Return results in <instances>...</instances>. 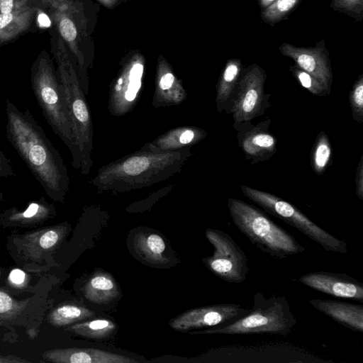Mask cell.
Here are the masks:
<instances>
[{
  "label": "cell",
  "instance_id": "cell-41",
  "mask_svg": "<svg viewBox=\"0 0 363 363\" xmlns=\"http://www.w3.org/2000/svg\"><path fill=\"white\" fill-rule=\"evenodd\" d=\"M276 0H258L259 8L263 10Z\"/></svg>",
  "mask_w": 363,
  "mask_h": 363
},
{
  "label": "cell",
  "instance_id": "cell-19",
  "mask_svg": "<svg viewBox=\"0 0 363 363\" xmlns=\"http://www.w3.org/2000/svg\"><path fill=\"white\" fill-rule=\"evenodd\" d=\"M243 69L240 59L233 58L226 62L216 86V106L218 113L230 114L237 84Z\"/></svg>",
  "mask_w": 363,
  "mask_h": 363
},
{
  "label": "cell",
  "instance_id": "cell-40",
  "mask_svg": "<svg viewBox=\"0 0 363 363\" xmlns=\"http://www.w3.org/2000/svg\"><path fill=\"white\" fill-rule=\"evenodd\" d=\"M97 1H99L100 3H101L102 4H104L105 6L111 8L116 5L117 1L118 0H97Z\"/></svg>",
  "mask_w": 363,
  "mask_h": 363
},
{
  "label": "cell",
  "instance_id": "cell-11",
  "mask_svg": "<svg viewBox=\"0 0 363 363\" xmlns=\"http://www.w3.org/2000/svg\"><path fill=\"white\" fill-rule=\"evenodd\" d=\"M250 308L235 303H222L206 306L184 311L173 318L170 327L176 331L227 325L247 314Z\"/></svg>",
  "mask_w": 363,
  "mask_h": 363
},
{
  "label": "cell",
  "instance_id": "cell-6",
  "mask_svg": "<svg viewBox=\"0 0 363 363\" xmlns=\"http://www.w3.org/2000/svg\"><path fill=\"white\" fill-rule=\"evenodd\" d=\"M30 82L44 117L72 155L74 141L64 89L52 60L45 50L40 52L32 65Z\"/></svg>",
  "mask_w": 363,
  "mask_h": 363
},
{
  "label": "cell",
  "instance_id": "cell-17",
  "mask_svg": "<svg viewBox=\"0 0 363 363\" xmlns=\"http://www.w3.org/2000/svg\"><path fill=\"white\" fill-rule=\"evenodd\" d=\"M43 358L56 363H133L128 357L93 348H64L45 351Z\"/></svg>",
  "mask_w": 363,
  "mask_h": 363
},
{
  "label": "cell",
  "instance_id": "cell-39",
  "mask_svg": "<svg viewBox=\"0 0 363 363\" xmlns=\"http://www.w3.org/2000/svg\"><path fill=\"white\" fill-rule=\"evenodd\" d=\"M26 361L23 359H21L18 358H15V357H4L0 355V363L5 362H26Z\"/></svg>",
  "mask_w": 363,
  "mask_h": 363
},
{
  "label": "cell",
  "instance_id": "cell-31",
  "mask_svg": "<svg viewBox=\"0 0 363 363\" xmlns=\"http://www.w3.org/2000/svg\"><path fill=\"white\" fill-rule=\"evenodd\" d=\"M349 101L354 121L363 122V74L359 75L349 92Z\"/></svg>",
  "mask_w": 363,
  "mask_h": 363
},
{
  "label": "cell",
  "instance_id": "cell-2",
  "mask_svg": "<svg viewBox=\"0 0 363 363\" xmlns=\"http://www.w3.org/2000/svg\"><path fill=\"white\" fill-rule=\"evenodd\" d=\"M191 155L190 149L178 152L140 149L102 166L89 182L99 193L148 187L179 173Z\"/></svg>",
  "mask_w": 363,
  "mask_h": 363
},
{
  "label": "cell",
  "instance_id": "cell-42",
  "mask_svg": "<svg viewBox=\"0 0 363 363\" xmlns=\"http://www.w3.org/2000/svg\"><path fill=\"white\" fill-rule=\"evenodd\" d=\"M0 274H1V272H0Z\"/></svg>",
  "mask_w": 363,
  "mask_h": 363
},
{
  "label": "cell",
  "instance_id": "cell-30",
  "mask_svg": "<svg viewBox=\"0 0 363 363\" xmlns=\"http://www.w3.org/2000/svg\"><path fill=\"white\" fill-rule=\"evenodd\" d=\"M289 70L299 84L312 94L317 96H324L330 94V92L319 80L312 74L298 67L296 65H291Z\"/></svg>",
  "mask_w": 363,
  "mask_h": 363
},
{
  "label": "cell",
  "instance_id": "cell-21",
  "mask_svg": "<svg viewBox=\"0 0 363 363\" xmlns=\"http://www.w3.org/2000/svg\"><path fill=\"white\" fill-rule=\"evenodd\" d=\"M83 292L89 301L104 304L116 298L119 289L113 277L106 272L97 271L86 281Z\"/></svg>",
  "mask_w": 363,
  "mask_h": 363
},
{
  "label": "cell",
  "instance_id": "cell-25",
  "mask_svg": "<svg viewBox=\"0 0 363 363\" xmlns=\"http://www.w3.org/2000/svg\"><path fill=\"white\" fill-rule=\"evenodd\" d=\"M94 315V312L84 306L67 303L57 306L51 311L48 315V320L55 327H62L91 318Z\"/></svg>",
  "mask_w": 363,
  "mask_h": 363
},
{
  "label": "cell",
  "instance_id": "cell-1",
  "mask_svg": "<svg viewBox=\"0 0 363 363\" xmlns=\"http://www.w3.org/2000/svg\"><path fill=\"white\" fill-rule=\"evenodd\" d=\"M6 135L48 196L62 202L69 191V177L58 150L27 109L21 111L6 100Z\"/></svg>",
  "mask_w": 363,
  "mask_h": 363
},
{
  "label": "cell",
  "instance_id": "cell-34",
  "mask_svg": "<svg viewBox=\"0 0 363 363\" xmlns=\"http://www.w3.org/2000/svg\"><path fill=\"white\" fill-rule=\"evenodd\" d=\"M16 303L7 294L0 291V314L14 312L16 310Z\"/></svg>",
  "mask_w": 363,
  "mask_h": 363
},
{
  "label": "cell",
  "instance_id": "cell-16",
  "mask_svg": "<svg viewBox=\"0 0 363 363\" xmlns=\"http://www.w3.org/2000/svg\"><path fill=\"white\" fill-rule=\"evenodd\" d=\"M207 132L196 126H180L172 128L140 149L155 152H178L190 149L203 140Z\"/></svg>",
  "mask_w": 363,
  "mask_h": 363
},
{
  "label": "cell",
  "instance_id": "cell-13",
  "mask_svg": "<svg viewBox=\"0 0 363 363\" xmlns=\"http://www.w3.org/2000/svg\"><path fill=\"white\" fill-rule=\"evenodd\" d=\"M298 280L303 285L321 293L363 302V284L347 274L313 272L301 276Z\"/></svg>",
  "mask_w": 363,
  "mask_h": 363
},
{
  "label": "cell",
  "instance_id": "cell-23",
  "mask_svg": "<svg viewBox=\"0 0 363 363\" xmlns=\"http://www.w3.org/2000/svg\"><path fill=\"white\" fill-rule=\"evenodd\" d=\"M133 247L135 252L143 259L152 264H164L168 261L164 251L166 244L156 233H140L134 236Z\"/></svg>",
  "mask_w": 363,
  "mask_h": 363
},
{
  "label": "cell",
  "instance_id": "cell-9",
  "mask_svg": "<svg viewBox=\"0 0 363 363\" xmlns=\"http://www.w3.org/2000/svg\"><path fill=\"white\" fill-rule=\"evenodd\" d=\"M206 237L214 247L213 254L202 260L207 268L221 279L234 284L245 281L249 272L244 250L228 233L208 228Z\"/></svg>",
  "mask_w": 363,
  "mask_h": 363
},
{
  "label": "cell",
  "instance_id": "cell-15",
  "mask_svg": "<svg viewBox=\"0 0 363 363\" xmlns=\"http://www.w3.org/2000/svg\"><path fill=\"white\" fill-rule=\"evenodd\" d=\"M187 97L182 82L163 57L157 61L152 105L155 108L177 106Z\"/></svg>",
  "mask_w": 363,
  "mask_h": 363
},
{
  "label": "cell",
  "instance_id": "cell-24",
  "mask_svg": "<svg viewBox=\"0 0 363 363\" xmlns=\"http://www.w3.org/2000/svg\"><path fill=\"white\" fill-rule=\"evenodd\" d=\"M66 229V226L60 225L27 235L25 237V245L28 247L27 250L30 251V255L34 252V255H38L44 251L54 249L62 239Z\"/></svg>",
  "mask_w": 363,
  "mask_h": 363
},
{
  "label": "cell",
  "instance_id": "cell-37",
  "mask_svg": "<svg viewBox=\"0 0 363 363\" xmlns=\"http://www.w3.org/2000/svg\"><path fill=\"white\" fill-rule=\"evenodd\" d=\"M9 280L16 285H21L26 279L25 273L18 269H13L9 274Z\"/></svg>",
  "mask_w": 363,
  "mask_h": 363
},
{
  "label": "cell",
  "instance_id": "cell-3",
  "mask_svg": "<svg viewBox=\"0 0 363 363\" xmlns=\"http://www.w3.org/2000/svg\"><path fill=\"white\" fill-rule=\"evenodd\" d=\"M52 52L57 63V73L64 89L72 123L74 141L72 165L86 175L93 165L94 130L90 110L79 84L77 69L69 60L60 37Z\"/></svg>",
  "mask_w": 363,
  "mask_h": 363
},
{
  "label": "cell",
  "instance_id": "cell-8",
  "mask_svg": "<svg viewBox=\"0 0 363 363\" xmlns=\"http://www.w3.org/2000/svg\"><path fill=\"white\" fill-rule=\"evenodd\" d=\"M267 75L257 64L243 69L237 84L230 112L237 132L252 125L251 121L262 115L270 106V94L264 93Z\"/></svg>",
  "mask_w": 363,
  "mask_h": 363
},
{
  "label": "cell",
  "instance_id": "cell-20",
  "mask_svg": "<svg viewBox=\"0 0 363 363\" xmlns=\"http://www.w3.org/2000/svg\"><path fill=\"white\" fill-rule=\"evenodd\" d=\"M37 9L30 4L16 11L0 13V46L13 41L30 28Z\"/></svg>",
  "mask_w": 363,
  "mask_h": 363
},
{
  "label": "cell",
  "instance_id": "cell-28",
  "mask_svg": "<svg viewBox=\"0 0 363 363\" xmlns=\"http://www.w3.org/2000/svg\"><path fill=\"white\" fill-rule=\"evenodd\" d=\"M52 19L60 36L77 57L80 70L82 62L79 50L77 48V30L74 21L60 7H57L52 13Z\"/></svg>",
  "mask_w": 363,
  "mask_h": 363
},
{
  "label": "cell",
  "instance_id": "cell-26",
  "mask_svg": "<svg viewBox=\"0 0 363 363\" xmlns=\"http://www.w3.org/2000/svg\"><path fill=\"white\" fill-rule=\"evenodd\" d=\"M332 147L328 135L321 130L316 136L311 151L310 162L312 170L323 175L332 164Z\"/></svg>",
  "mask_w": 363,
  "mask_h": 363
},
{
  "label": "cell",
  "instance_id": "cell-33",
  "mask_svg": "<svg viewBox=\"0 0 363 363\" xmlns=\"http://www.w3.org/2000/svg\"><path fill=\"white\" fill-rule=\"evenodd\" d=\"M31 0H0V13L16 11L30 5Z\"/></svg>",
  "mask_w": 363,
  "mask_h": 363
},
{
  "label": "cell",
  "instance_id": "cell-7",
  "mask_svg": "<svg viewBox=\"0 0 363 363\" xmlns=\"http://www.w3.org/2000/svg\"><path fill=\"white\" fill-rule=\"evenodd\" d=\"M243 195L267 213L295 228L328 252L345 254L347 244L323 230L295 206L269 192L241 185Z\"/></svg>",
  "mask_w": 363,
  "mask_h": 363
},
{
  "label": "cell",
  "instance_id": "cell-35",
  "mask_svg": "<svg viewBox=\"0 0 363 363\" xmlns=\"http://www.w3.org/2000/svg\"><path fill=\"white\" fill-rule=\"evenodd\" d=\"M356 194L360 200H363V155H361L355 172Z\"/></svg>",
  "mask_w": 363,
  "mask_h": 363
},
{
  "label": "cell",
  "instance_id": "cell-36",
  "mask_svg": "<svg viewBox=\"0 0 363 363\" xmlns=\"http://www.w3.org/2000/svg\"><path fill=\"white\" fill-rule=\"evenodd\" d=\"M11 176H16L11 162L10 160L0 150V178Z\"/></svg>",
  "mask_w": 363,
  "mask_h": 363
},
{
  "label": "cell",
  "instance_id": "cell-38",
  "mask_svg": "<svg viewBox=\"0 0 363 363\" xmlns=\"http://www.w3.org/2000/svg\"><path fill=\"white\" fill-rule=\"evenodd\" d=\"M36 17L38 18V21L39 23V26L42 27H49L46 23L50 24V21L49 17L46 16L45 13H43L42 11H38V9H37Z\"/></svg>",
  "mask_w": 363,
  "mask_h": 363
},
{
  "label": "cell",
  "instance_id": "cell-14",
  "mask_svg": "<svg viewBox=\"0 0 363 363\" xmlns=\"http://www.w3.org/2000/svg\"><path fill=\"white\" fill-rule=\"evenodd\" d=\"M270 125L267 118L237 133L238 145L252 164L267 161L277 152V140L269 132Z\"/></svg>",
  "mask_w": 363,
  "mask_h": 363
},
{
  "label": "cell",
  "instance_id": "cell-18",
  "mask_svg": "<svg viewBox=\"0 0 363 363\" xmlns=\"http://www.w3.org/2000/svg\"><path fill=\"white\" fill-rule=\"evenodd\" d=\"M313 308L355 333H363V306L337 300H308Z\"/></svg>",
  "mask_w": 363,
  "mask_h": 363
},
{
  "label": "cell",
  "instance_id": "cell-27",
  "mask_svg": "<svg viewBox=\"0 0 363 363\" xmlns=\"http://www.w3.org/2000/svg\"><path fill=\"white\" fill-rule=\"evenodd\" d=\"M116 329V324L108 319H94L75 323L66 328L77 335L101 340L109 337Z\"/></svg>",
  "mask_w": 363,
  "mask_h": 363
},
{
  "label": "cell",
  "instance_id": "cell-5",
  "mask_svg": "<svg viewBox=\"0 0 363 363\" xmlns=\"http://www.w3.org/2000/svg\"><path fill=\"white\" fill-rule=\"evenodd\" d=\"M297 320L285 296L269 297L262 292L253 296V306L242 317L221 326L190 332V335H252L269 334L286 336Z\"/></svg>",
  "mask_w": 363,
  "mask_h": 363
},
{
  "label": "cell",
  "instance_id": "cell-4",
  "mask_svg": "<svg viewBox=\"0 0 363 363\" xmlns=\"http://www.w3.org/2000/svg\"><path fill=\"white\" fill-rule=\"evenodd\" d=\"M228 207L238 230L262 252L283 259L306 251L292 235L255 206L229 198Z\"/></svg>",
  "mask_w": 363,
  "mask_h": 363
},
{
  "label": "cell",
  "instance_id": "cell-12",
  "mask_svg": "<svg viewBox=\"0 0 363 363\" xmlns=\"http://www.w3.org/2000/svg\"><path fill=\"white\" fill-rule=\"evenodd\" d=\"M279 50L284 56L292 59L298 67L314 76L330 93L333 72L324 40L309 48L284 43Z\"/></svg>",
  "mask_w": 363,
  "mask_h": 363
},
{
  "label": "cell",
  "instance_id": "cell-10",
  "mask_svg": "<svg viewBox=\"0 0 363 363\" xmlns=\"http://www.w3.org/2000/svg\"><path fill=\"white\" fill-rule=\"evenodd\" d=\"M145 59L139 53L126 57L109 87L108 110L113 116L130 113L138 104L143 83Z\"/></svg>",
  "mask_w": 363,
  "mask_h": 363
},
{
  "label": "cell",
  "instance_id": "cell-32",
  "mask_svg": "<svg viewBox=\"0 0 363 363\" xmlns=\"http://www.w3.org/2000/svg\"><path fill=\"white\" fill-rule=\"evenodd\" d=\"M330 7L353 18L356 22L363 18V0H331Z\"/></svg>",
  "mask_w": 363,
  "mask_h": 363
},
{
  "label": "cell",
  "instance_id": "cell-22",
  "mask_svg": "<svg viewBox=\"0 0 363 363\" xmlns=\"http://www.w3.org/2000/svg\"><path fill=\"white\" fill-rule=\"evenodd\" d=\"M54 213V206L41 197L39 201L30 203L23 211L13 208L6 211L2 217L8 223L27 225L43 222Z\"/></svg>",
  "mask_w": 363,
  "mask_h": 363
},
{
  "label": "cell",
  "instance_id": "cell-29",
  "mask_svg": "<svg viewBox=\"0 0 363 363\" xmlns=\"http://www.w3.org/2000/svg\"><path fill=\"white\" fill-rule=\"evenodd\" d=\"M301 0H276L260 13L262 20L271 27L287 18Z\"/></svg>",
  "mask_w": 363,
  "mask_h": 363
}]
</instances>
